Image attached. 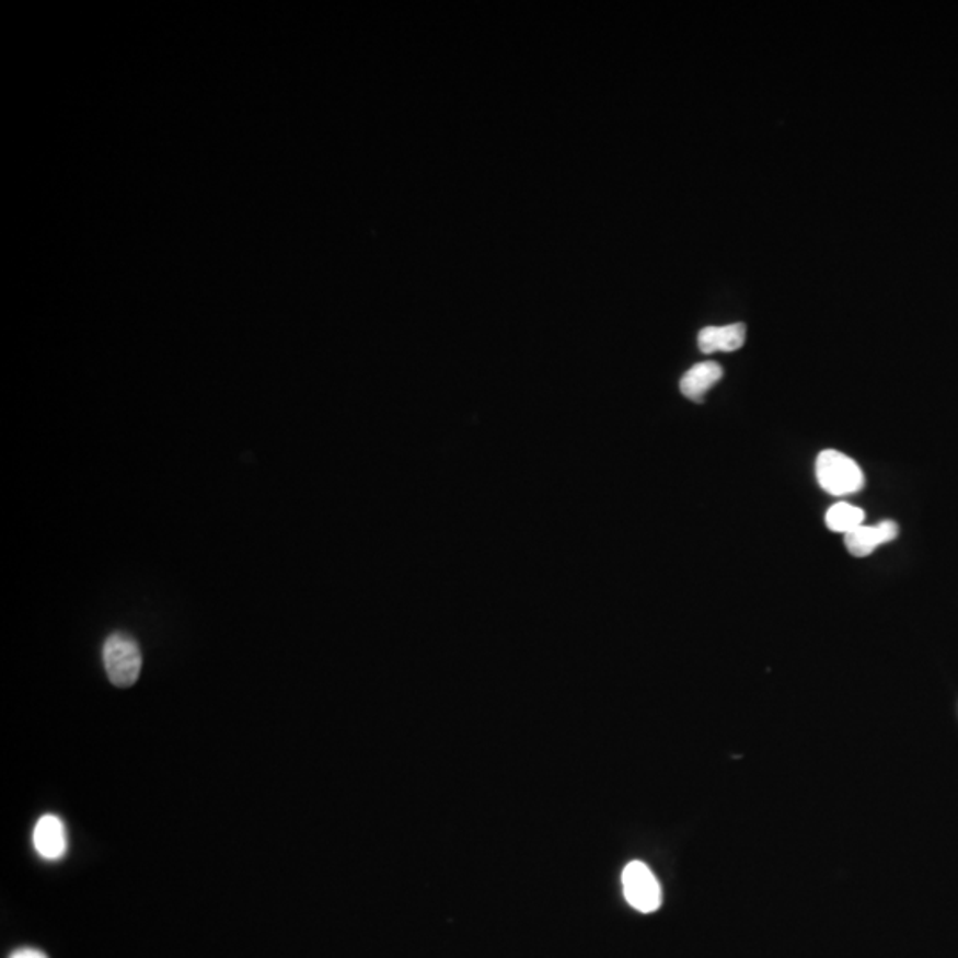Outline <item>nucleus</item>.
I'll use <instances>...</instances> for the list:
<instances>
[{
  "mask_svg": "<svg viewBox=\"0 0 958 958\" xmlns=\"http://www.w3.org/2000/svg\"><path fill=\"white\" fill-rule=\"evenodd\" d=\"M102 655L105 673L116 688H131L141 677V648L127 634H113L108 637L103 645Z\"/></svg>",
  "mask_w": 958,
  "mask_h": 958,
  "instance_id": "obj_1",
  "label": "nucleus"
},
{
  "mask_svg": "<svg viewBox=\"0 0 958 958\" xmlns=\"http://www.w3.org/2000/svg\"><path fill=\"white\" fill-rule=\"evenodd\" d=\"M817 480L818 485L831 496L856 494L865 486V474L859 465L836 449L818 454Z\"/></svg>",
  "mask_w": 958,
  "mask_h": 958,
  "instance_id": "obj_2",
  "label": "nucleus"
},
{
  "mask_svg": "<svg viewBox=\"0 0 958 958\" xmlns=\"http://www.w3.org/2000/svg\"><path fill=\"white\" fill-rule=\"evenodd\" d=\"M623 894L631 908L643 914L657 911L662 903V889L654 872L643 861H632L623 869Z\"/></svg>",
  "mask_w": 958,
  "mask_h": 958,
  "instance_id": "obj_3",
  "label": "nucleus"
},
{
  "mask_svg": "<svg viewBox=\"0 0 958 958\" xmlns=\"http://www.w3.org/2000/svg\"><path fill=\"white\" fill-rule=\"evenodd\" d=\"M34 849L43 859H61L68 849L65 822L57 815H43L33 832Z\"/></svg>",
  "mask_w": 958,
  "mask_h": 958,
  "instance_id": "obj_4",
  "label": "nucleus"
},
{
  "mask_svg": "<svg viewBox=\"0 0 958 958\" xmlns=\"http://www.w3.org/2000/svg\"><path fill=\"white\" fill-rule=\"evenodd\" d=\"M898 536V526L893 520H882L877 526H861L845 534V547L852 556H869L884 543L893 542Z\"/></svg>",
  "mask_w": 958,
  "mask_h": 958,
  "instance_id": "obj_5",
  "label": "nucleus"
},
{
  "mask_svg": "<svg viewBox=\"0 0 958 958\" xmlns=\"http://www.w3.org/2000/svg\"><path fill=\"white\" fill-rule=\"evenodd\" d=\"M746 342V325L731 323L725 327H706L697 336V346L703 354L714 351H735Z\"/></svg>",
  "mask_w": 958,
  "mask_h": 958,
  "instance_id": "obj_6",
  "label": "nucleus"
},
{
  "mask_svg": "<svg viewBox=\"0 0 958 958\" xmlns=\"http://www.w3.org/2000/svg\"><path fill=\"white\" fill-rule=\"evenodd\" d=\"M723 379V368L717 362H700L692 366L680 380V391L692 402H703L705 394Z\"/></svg>",
  "mask_w": 958,
  "mask_h": 958,
  "instance_id": "obj_7",
  "label": "nucleus"
},
{
  "mask_svg": "<svg viewBox=\"0 0 958 958\" xmlns=\"http://www.w3.org/2000/svg\"><path fill=\"white\" fill-rule=\"evenodd\" d=\"M826 524L832 533H851L854 529L865 524V511L849 503H838L829 508L826 515Z\"/></svg>",
  "mask_w": 958,
  "mask_h": 958,
  "instance_id": "obj_8",
  "label": "nucleus"
},
{
  "mask_svg": "<svg viewBox=\"0 0 958 958\" xmlns=\"http://www.w3.org/2000/svg\"><path fill=\"white\" fill-rule=\"evenodd\" d=\"M10 958H48L47 955L34 948L16 949Z\"/></svg>",
  "mask_w": 958,
  "mask_h": 958,
  "instance_id": "obj_9",
  "label": "nucleus"
}]
</instances>
